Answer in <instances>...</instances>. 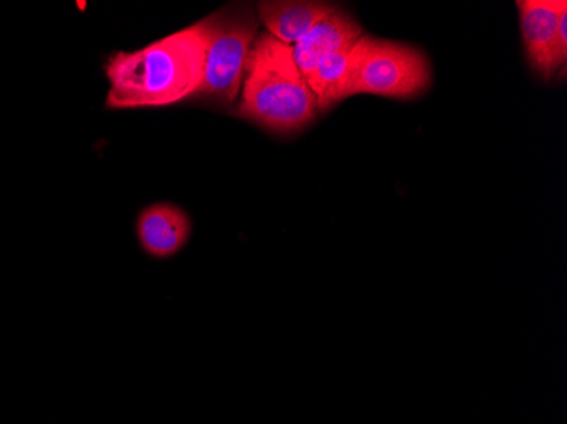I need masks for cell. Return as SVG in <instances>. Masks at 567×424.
<instances>
[{"instance_id":"3","label":"cell","mask_w":567,"mask_h":424,"mask_svg":"<svg viewBox=\"0 0 567 424\" xmlns=\"http://www.w3.org/2000/svg\"><path fill=\"white\" fill-rule=\"evenodd\" d=\"M259 21L248 9L208 18V50L199 94L218 104H234L244 85Z\"/></svg>"},{"instance_id":"1","label":"cell","mask_w":567,"mask_h":424,"mask_svg":"<svg viewBox=\"0 0 567 424\" xmlns=\"http://www.w3.org/2000/svg\"><path fill=\"white\" fill-rule=\"evenodd\" d=\"M208 50V19L106 63L110 110L175 104L199 94Z\"/></svg>"},{"instance_id":"9","label":"cell","mask_w":567,"mask_h":424,"mask_svg":"<svg viewBox=\"0 0 567 424\" xmlns=\"http://www.w3.org/2000/svg\"><path fill=\"white\" fill-rule=\"evenodd\" d=\"M365 37L368 34L357 43L324 56L313 72L309 73L306 82L317 99L318 111H328L331 105L346 101L357 65L364 53Z\"/></svg>"},{"instance_id":"2","label":"cell","mask_w":567,"mask_h":424,"mask_svg":"<svg viewBox=\"0 0 567 424\" xmlns=\"http://www.w3.org/2000/svg\"><path fill=\"white\" fill-rule=\"evenodd\" d=\"M237 114L274 133H295L317 117L318 104L292 56V46L269 33L251 46Z\"/></svg>"},{"instance_id":"6","label":"cell","mask_w":567,"mask_h":424,"mask_svg":"<svg viewBox=\"0 0 567 424\" xmlns=\"http://www.w3.org/2000/svg\"><path fill=\"white\" fill-rule=\"evenodd\" d=\"M362 37H364V31L360 28L359 22L339 9L323 21L318 22L313 30L292 46V56H295L299 72L305 75V79H308L309 73L313 72L315 66L324 56L357 43Z\"/></svg>"},{"instance_id":"8","label":"cell","mask_w":567,"mask_h":424,"mask_svg":"<svg viewBox=\"0 0 567 424\" xmlns=\"http://www.w3.org/2000/svg\"><path fill=\"white\" fill-rule=\"evenodd\" d=\"M140 244L152 257L167 258L183 250L190 236V219L181 207L153 204L138 218Z\"/></svg>"},{"instance_id":"4","label":"cell","mask_w":567,"mask_h":424,"mask_svg":"<svg viewBox=\"0 0 567 424\" xmlns=\"http://www.w3.org/2000/svg\"><path fill=\"white\" fill-rule=\"evenodd\" d=\"M430 82L432 69L422 51L365 37L364 53L347 91V99L357 94L413 99L423 94L430 87Z\"/></svg>"},{"instance_id":"7","label":"cell","mask_w":567,"mask_h":424,"mask_svg":"<svg viewBox=\"0 0 567 424\" xmlns=\"http://www.w3.org/2000/svg\"><path fill=\"white\" fill-rule=\"evenodd\" d=\"M334 11L339 9L327 2L306 0H270L259 4V18L266 25L267 33L288 46H295L318 22Z\"/></svg>"},{"instance_id":"5","label":"cell","mask_w":567,"mask_h":424,"mask_svg":"<svg viewBox=\"0 0 567 424\" xmlns=\"http://www.w3.org/2000/svg\"><path fill=\"white\" fill-rule=\"evenodd\" d=\"M517 6L528 62L549 81L566 66L567 2L518 0Z\"/></svg>"}]
</instances>
